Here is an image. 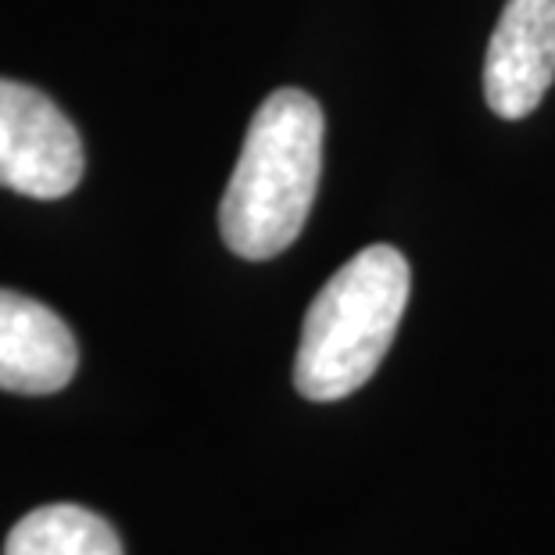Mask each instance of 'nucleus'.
Instances as JSON below:
<instances>
[{"instance_id": "obj_5", "label": "nucleus", "mask_w": 555, "mask_h": 555, "mask_svg": "<svg viewBox=\"0 0 555 555\" xmlns=\"http://www.w3.org/2000/svg\"><path fill=\"white\" fill-rule=\"evenodd\" d=\"M79 348L65 319L15 291H0V391L54 395L68 387Z\"/></svg>"}, {"instance_id": "obj_2", "label": "nucleus", "mask_w": 555, "mask_h": 555, "mask_svg": "<svg viewBox=\"0 0 555 555\" xmlns=\"http://www.w3.org/2000/svg\"><path fill=\"white\" fill-rule=\"evenodd\" d=\"M412 273L391 244H373L323 283L305 315L294 387L309 401L356 395L380 370L409 305Z\"/></svg>"}, {"instance_id": "obj_4", "label": "nucleus", "mask_w": 555, "mask_h": 555, "mask_svg": "<svg viewBox=\"0 0 555 555\" xmlns=\"http://www.w3.org/2000/svg\"><path fill=\"white\" fill-rule=\"evenodd\" d=\"M555 82V0H509L483 57V98L499 119H527Z\"/></svg>"}, {"instance_id": "obj_1", "label": "nucleus", "mask_w": 555, "mask_h": 555, "mask_svg": "<svg viewBox=\"0 0 555 555\" xmlns=\"http://www.w3.org/2000/svg\"><path fill=\"white\" fill-rule=\"evenodd\" d=\"M323 108L312 93L283 87L258 104L219 205L233 255L269 262L301 237L323 176Z\"/></svg>"}, {"instance_id": "obj_3", "label": "nucleus", "mask_w": 555, "mask_h": 555, "mask_svg": "<svg viewBox=\"0 0 555 555\" xmlns=\"http://www.w3.org/2000/svg\"><path fill=\"white\" fill-rule=\"evenodd\" d=\"M82 180V140L47 93L0 79V186L54 201Z\"/></svg>"}, {"instance_id": "obj_6", "label": "nucleus", "mask_w": 555, "mask_h": 555, "mask_svg": "<svg viewBox=\"0 0 555 555\" xmlns=\"http://www.w3.org/2000/svg\"><path fill=\"white\" fill-rule=\"evenodd\" d=\"M4 555H122V541L104 516L57 502L22 516L4 541Z\"/></svg>"}]
</instances>
